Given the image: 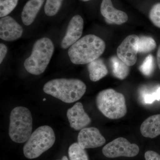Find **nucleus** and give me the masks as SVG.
Listing matches in <instances>:
<instances>
[{
	"mask_svg": "<svg viewBox=\"0 0 160 160\" xmlns=\"http://www.w3.org/2000/svg\"><path fill=\"white\" fill-rule=\"evenodd\" d=\"M81 1H83V2H87V1H89V0H81Z\"/></svg>",
	"mask_w": 160,
	"mask_h": 160,
	"instance_id": "29",
	"label": "nucleus"
},
{
	"mask_svg": "<svg viewBox=\"0 0 160 160\" xmlns=\"http://www.w3.org/2000/svg\"><path fill=\"white\" fill-rule=\"evenodd\" d=\"M139 38L138 51L139 53H148L154 50L156 47V43L152 38L141 36Z\"/></svg>",
	"mask_w": 160,
	"mask_h": 160,
	"instance_id": "18",
	"label": "nucleus"
},
{
	"mask_svg": "<svg viewBox=\"0 0 160 160\" xmlns=\"http://www.w3.org/2000/svg\"><path fill=\"white\" fill-rule=\"evenodd\" d=\"M157 62L158 66L159 68L160 69V45L159 46L157 52Z\"/></svg>",
	"mask_w": 160,
	"mask_h": 160,
	"instance_id": "27",
	"label": "nucleus"
},
{
	"mask_svg": "<svg viewBox=\"0 0 160 160\" xmlns=\"http://www.w3.org/2000/svg\"><path fill=\"white\" fill-rule=\"evenodd\" d=\"M110 62L113 75L120 80L126 78L129 73V66L117 56H112L110 59Z\"/></svg>",
	"mask_w": 160,
	"mask_h": 160,
	"instance_id": "17",
	"label": "nucleus"
},
{
	"mask_svg": "<svg viewBox=\"0 0 160 160\" xmlns=\"http://www.w3.org/2000/svg\"><path fill=\"white\" fill-rule=\"evenodd\" d=\"M154 69V58L153 56L149 54L144 60L142 64L140 66L141 72L146 76L151 74Z\"/></svg>",
	"mask_w": 160,
	"mask_h": 160,
	"instance_id": "22",
	"label": "nucleus"
},
{
	"mask_svg": "<svg viewBox=\"0 0 160 160\" xmlns=\"http://www.w3.org/2000/svg\"><path fill=\"white\" fill-rule=\"evenodd\" d=\"M156 100H160V87L153 92L146 94L144 97V102L146 104H151Z\"/></svg>",
	"mask_w": 160,
	"mask_h": 160,
	"instance_id": "24",
	"label": "nucleus"
},
{
	"mask_svg": "<svg viewBox=\"0 0 160 160\" xmlns=\"http://www.w3.org/2000/svg\"><path fill=\"white\" fill-rule=\"evenodd\" d=\"M46 98L43 99V101H46Z\"/></svg>",
	"mask_w": 160,
	"mask_h": 160,
	"instance_id": "30",
	"label": "nucleus"
},
{
	"mask_svg": "<svg viewBox=\"0 0 160 160\" xmlns=\"http://www.w3.org/2000/svg\"><path fill=\"white\" fill-rule=\"evenodd\" d=\"M54 50V45L49 38L38 40L33 45L30 56L24 62L25 69L32 74H42L49 65Z\"/></svg>",
	"mask_w": 160,
	"mask_h": 160,
	"instance_id": "3",
	"label": "nucleus"
},
{
	"mask_svg": "<svg viewBox=\"0 0 160 160\" xmlns=\"http://www.w3.org/2000/svg\"><path fill=\"white\" fill-rule=\"evenodd\" d=\"M146 160H160V155L152 150L146 152L145 154Z\"/></svg>",
	"mask_w": 160,
	"mask_h": 160,
	"instance_id": "25",
	"label": "nucleus"
},
{
	"mask_svg": "<svg viewBox=\"0 0 160 160\" xmlns=\"http://www.w3.org/2000/svg\"><path fill=\"white\" fill-rule=\"evenodd\" d=\"M18 0H0V17L7 16L16 8Z\"/></svg>",
	"mask_w": 160,
	"mask_h": 160,
	"instance_id": "20",
	"label": "nucleus"
},
{
	"mask_svg": "<svg viewBox=\"0 0 160 160\" xmlns=\"http://www.w3.org/2000/svg\"><path fill=\"white\" fill-rule=\"evenodd\" d=\"M106 142L99 129L95 127L84 128L78 135V143L83 149L100 147Z\"/></svg>",
	"mask_w": 160,
	"mask_h": 160,
	"instance_id": "9",
	"label": "nucleus"
},
{
	"mask_svg": "<svg viewBox=\"0 0 160 160\" xmlns=\"http://www.w3.org/2000/svg\"><path fill=\"white\" fill-rule=\"evenodd\" d=\"M139 152V148L137 145L132 144L124 138L115 139L106 145L102 149L103 154L108 158L134 157Z\"/></svg>",
	"mask_w": 160,
	"mask_h": 160,
	"instance_id": "7",
	"label": "nucleus"
},
{
	"mask_svg": "<svg viewBox=\"0 0 160 160\" xmlns=\"http://www.w3.org/2000/svg\"><path fill=\"white\" fill-rule=\"evenodd\" d=\"M86 86L77 79H55L47 82L43 91L64 102L71 103L80 99L86 92Z\"/></svg>",
	"mask_w": 160,
	"mask_h": 160,
	"instance_id": "2",
	"label": "nucleus"
},
{
	"mask_svg": "<svg viewBox=\"0 0 160 160\" xmlns=\"http://www.w3.org/2000/svg\"><path fill=\"white\" fill-rule=\"evenodd\" d=\"M9 129V137L16 143L27 142L32 134V119L29 109L18 106L12 110Z\"/></svg>",
	"mask_w": 160,
	"mask_h": 160,
	"instance_id": "4",
	"label": "nucleus"
},
{
	"mask_svg": "<svg viewBox=\"0 0 160 160\" xmlns=\"http://www.w3.org/2000/svg\"><path fill=\"white\" fill-rule=\"evenodd\" d=\"M96 104L100 111L110 119L121 118L127 113L125 97L113 89H105L99 92Z\"/></svg>",
	"mask_w": 160,
	"mask_h": 160,
	"instance_id": "5",
	"label": "nucleus"
},
{
	"mask_svg": "<svg viewBox=\"0 0 160 160\" xmlns=\"http://www.w3.org/2000/svg\"><path fill=\"white\" fill-rule=\"evenodd\" d=\"M45 0H29L26 2L22 12V19L26 26H29L35 19L42 8Z\"/></svg>",
	"mask_w": 160,
	"mask_h": 160,
	"instance_id": "15",
	"label": "nucleus"
},
{
	"mask_svg": "<svg viewBox=\"0 0 160 160\" xmlns=\"http://www.w3.org/2000/svg\"><path fill=\"white\" fill-rule=\"evenodd\" d=\"M139 38L136 35L128 36L117 50L118 57L129 66H133L137 61Z\"/></svg>",
	"mask_w": 160,
	"mask_h": 160,
	"instance_id": "8",
	"label": "nucleus"
},
{
	"mask_svg": "<svg viewBox=\"0 0 160 160\" xmlns=\"http://www.w3.org/2000/svg\"><path fill=\"white\" fill-rule=\"evenodd\" d=\"M70 127L76 130H81L89 126L91 119L85 111L82 103L77 102L67 112Z\"/></svg>",
	"mask_w": 160,
	"mask_h": 160,
	"instance_id": "12",
	"label": "nucleus"
},
{
	"mask_svg": "<svg viewBox=\"0 0 160 160\" xmlns=\"http://www.w3.org/2000/svg\"><path fill=\"white\" fill-rule=\"evenodd\" d=\"M63 0H46L45 12L46 15L52 17L55 15L62 6Z\"/></svg>",
	"mask_w": 160,
	"mask_h": 160,
	"instance_id": "21",
	"label": "nucleus"
},
{
	"mask_svg": "<svg viewBox=\"0 0 160 160\" xmlns=\"http://www.w3.org/2000/svg\"><path fill=\"white\" fill-rule=\"evenodd\" d=\"M88 69L90 79L97 82L105 77L108 73L107 67L102 59H97L88 64Z\"/></svg>",
	"mask_w": 160,
	"mask_h": 160,
	"instance_id": "16",
	"label": "nucleus"
},
{
	"mask_svg": "<svg viewBox=\"0 0 160 160\" xmlns=\"http://www.w3.org/2000/svg\"><path fill=\"white\" fill-rule=\"evenodd\" d=\"M140 131L144 137L153 138L160 135V114L147 118L141 125Z\"/></svg>",
	"mask_w": 160,
	"mask_h": 160,
	"instance_id": "14",
	"label": "nucleus"
},
{
	"mask_svg": "<svg viewBox=\"0 0 160 160\" xmlns=\"http://www.w3.org/2000/svg\"><path fill=\"white\" fill-rule=\"evenodd\" d=\"M57 160H69V159H68V158H67V157L66 156H63L62 158V159Z\"/></svg>",
	"mask_w": 160,
	"mask_h": 160,
	"instance_id": "28",
	"label": "nucleus"
},
{
	"mask_svg": "<svg viewBox=\"0 0 160 160\" xmlns=\"http://www.w3.org/2000/svg\"><path fill=\"white\" fill-rule=\"evenodd\" d=\"M149 17L153 25L160 28V3L152 6L149 12Z\"/></svg>",
	"mask_w": 160,
	"mask_h": 160,
	"instance_id": "23",
	"label": "nucleus"
},
{
	"mask_svg": "<svg viewBox=\"0 0 160 160\" xmlns=\"http://www.w3.org/2000/svg\"><path fill=\"white\" fill-rule=\"evenodd\" d=\"M7 51H8V49L7 46L5 44L1 43L0 44V63L1 64H2L4 58L6 57Z\"/></svg>",
	"mask_w": 160,
	"mask_h": 160,
	"instance_id": "26",
	"label": "nucleus"
},
{
	"mask_svg": "<svg viewBox=\"0 0 160 160\" xmlns=\"http://www.w3.org/2000/svg\"><path fill=\"white\" fill-rule=\"evenodd\" d=\"M101 12L109 24L122 25L128 20L126 12L116 9L111 0H102L101 5Z\"/></svg>",
	"mask_w": 160,
	"mask_h": 160,
	"instance_id": "13",
	"label": "nucleus"
},
{
	"mask_svg": "<svg viewBox=\"0 0 160 160\" xmlns=\"http://www.w3.org/2000/svg\"><path fill=\"white\" fill-rule=\"evenodd\" d=\"M106 48V43L102 38L95 35H87L69 47L68 55L73 64H89L98 58Z\"/></svg>",
	"mask_w": 160,
	"mask_h": 160,
	"instance_id": "1",
	"label": "nucleus"
},
{
	"mask_svg": "<svg viewBox=\"0 0 160 160\" xmlns=\"http://www.w3.org/2000/svg\"><path fill=\"white\" fill-rule=\"evenodd\" d=\"M68 154L70 160H89L86 150L78 142L73 143L69 146Z\"/></svg>",
	"mask_w": 160,
	"mask_h": 160,
	"instance_id": "19",
	"label": "nucleus"
},
{
	"mask_svg": "<svg viewBox=\"0 0 160 160\" xmlns=\"http://www.w3.org/2000/svg\"><path fill=\"white\" fill-rule=\"evenodd\" d=\"M83 28L84 21L81 16L76 15L72 18L61 42L62 48L68 49L78 41L82 34Z\"/></svg>",
	"mask_w": 160,
	"mask_h": 160,
	"instance_id": "10",
	"label": "nucleus"
},
{
	"mask_svg": "<svg viewBox=\"0 0 160 160\" xmlns=\"http://www.w3.org/2000/svg\"><path fill=\"white\" fill-rule=\"evenodd\" d=\"M55 135L51 127H38L30 136L23 147V153L30 159L36 158L50 149L55 142Z\"/></svg>",
	"mask_w": 160,
	"mask_h": 160,
	"instance_id": "6",
	"label": "nucleus"
},
{
	"mask_svg": "<svg viewBox=\"0 0 160 160\" xmlns=\"http://www.w3.org/2000/svg\"><path fill=\"white\" fill-rule=\"evenodd\" d=\"M22 26L10 16L4 17L0 20V38L6 41H13L22 37Z\"/></svg>",
	"mask_w": 160,
	"mask_h": 160,
	"instance_id": "11",
	"label": "nucleus"
}]
</instances>
